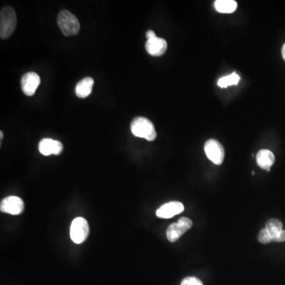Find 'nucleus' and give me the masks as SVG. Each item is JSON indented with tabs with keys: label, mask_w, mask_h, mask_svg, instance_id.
<instances>
[{
	"label": "nucleus",
	"mask_w": 285,
	"mask_h": 285,
	"mask_svg": "<svg viewBox=\"0 0 285 285\" xmlns=\"http://www.w3.org/2000/svg\"><path fill=\"white\" fill-rule=\"evenodd\" d=\"M131 131L136 137L144 138L148 141L156 139L157 133L150 120L143 116H137L131 123Z\"/></svg>",
	"instance_id": "nucleus-1"
},
{
	"label": "nucleus",
	"mask_w": 285,
	"mask_h": 285,
	"mask_svg": "<svg viewBox=\"0 0 285 285\" xmlns=\"http://www.w3.org/2000/svg\"><path fill=\"white\" fill-rule=\"evenodd\" d=\"M17 25L16 13L13 7L6 6L0 12V37L2 39L10 38Z\"/></svg>",
	"instance_id": "nucleus-2"
},
{
	"label": "nucleus",
	"mask_w": 285,
	"mask_h": 285,
	"mask_svg": "<svg viewBox=\"0 0 285 285\" xmlns=\"http://www.w3.org/2000/svg\"><path fill=\"white\" fill-rule=\"evenodd\" d=\"M57 24L66 37L75 36L80 30L78 19L67 10H63L59 13L57 16Z\"/></svg>",
	"instance_id": "nucleus-3"
},
{
	"label": "nucleus",
	"mask_w": 285,
	"mask_h": 285,
	"mask_svg": "<svg viewBox=\"0 0 285 285\" xmlns=\"http://www.w3.org/2000/svg\"><path fill=\"white\" fill-rule=\"evenodd\" d=\"M90 232L88 222L84 218L77 217L72 221L70 236L76 244H81L87 240Z\"/></svg>",
	"instance_id": "nucleus-4"
},
{
	"label": "nucleus",
	"mask_w": 285,
	"mask_h": 285,
	"mask_svg": "<svg viewBox=\"0 0 285 285\" xmlns=\"http://www.w3.org/2000/svg\"><path fill=\"white\" fill-rule=\"evenodd\" d=\"M192 227V220L189 218H181L177 223L171 224L167 228V239L171 243H175L176 241L178 240Z\"/></svg>",
	"instance_id": "nucleus-5"
},
{
	"label": "nucleus",
	"mask_w": 285,
	"mask_h": 285,
	"mask_svg": "<svg viewBox=\"0 0 285 285\" xmlns=\"http://www.w3.org/2000/svg\"><path fill=\"white\" fill-rule=\"evenodd\" d=\"M205 154L209 160L216 165H221L224 162L225 152L220 142L211 139L208 140L205 144Z\"/></svg>",
	"instance_id": "nucleus-6"
},
{
	"label": "nucleus",
	"mask_w": 285,
	"mask_h": 285,
	"mask_svg": "<svg viewBox=\"0 0 285 285\" xmlns=\"http://www.w3.org/2000/svg\"><path fill=\"white\" fill-rule=\"evenodd\" d=\"M24 201L19 196H7L3 199L0 204V210L4 213L11 214L13 215H20L23 212Z\"/></svg>",
	"instance_id": "nucleus-7"
},
{
	"label": "nucleus",
	"mask_w": 285,
	"mask_h": 285,
	"mask_svg": "<svg viewBox=\"0 0 285 285\" xmlns=\"http://www.w3.org/2000/svg\"><path fill=\"white\" fill-rule=\"evenodd\" d=\"M40 83V76L35 72H28L21 77V90L27 96L34 95Z\"/></svg>",
	"instance_id": "nucleus-8"
},
{
	"label": "nucleus",
	"mask_w": 285,
	"mask_h": 285,
	"mask_svg": "<svg viewBox=\"0 0 285 285\" xmlns=\"http://www.w3.org/2000/svg\"><path fill=\"white\" fill-rule=\"evenodd\" d=\"M184 211V205L179 201H171L162 205L156 211L157 217L161 219H170L182 213Z\"/></svg>",
	"instance_id": "nucleus-9"
},
{
	"label": "nucleus",
	"mask_w": 285,
	"mask_h": 285,
	"mask_svg": "<svg viewBox=\"0 0 285 285\" xmlns=\"http://www.w3.org/2000/svg\"><path fill=\"white\" fill-rule=\"evenodd\" d=\"M38 148L40 154L44 156H49L51 154L58 155L61 154L63 147V144L58 140L45 138L40 140Z\"/></svg>",
	"instance_id": "nucleus-10"
},
{
	"label": "nucleus",
	"mask_w": 285,
	"mask_h": 285,
	"mask_svg": "<svg viewBox=\"0 0 285 285\" xmlns=\"http://www.w3.org/2000/svg\"><path fill=\"white\" fill-rule=\"evenodd\" d=\"M146 50L151 56L161 57L167 49V43L163 38L158 37L148 40L145 44Z\"/></svg>",
	"instance_id": "nucleus-11"
},
{
	"label": "nucleus",
	"mask_w": 285,
	"mask_h": 285,
	"mask_svg": "<svg viewBox=\"0 0 285 285\" xmlns=\"http://www.w3.org/2000/svg\"><path fill=\"white\" fill-rule=\"evenodd\" d=\"M257 163L262 169L266 171H270L272 167L275 162V156L273 153L271 151L262 149L258 152L256 156Z\"/></svg>",
	"instance_id": "nucleus-12"
},
{
	"label": "nucleus",
	"mask_w": 285,
	"mask_h": 285,
	"mask_svg": "<svg viewBox=\"0 0 285 285\" xmlns=\"http://www.w3.org/2000/svg\"><path fill=\"white\" fill-rule=\"evenodd\" d=\"M94 79L91 77L82 78L76 87V94L79 98H86L91 95L94 86Z\"/></svg>",
	"instance_id": "nucleus-13"
},
{
	"label": "nucleus",
	"mask_w": 285,
	"mask_h": 285,
	"mask_svg": "<svg viewBox=\"0 0 285 285\" xmlns=\"http://www.w3.org/2000/svg\"><path fill=\"white\" fill-rule=\"evenodd\" d=\"M214 6L218 12L230 14L235 11L238 4L234 0H217L214 3Z\"/></svg>",
	"instance_id": "nucleus-14"
},
{
	"label": "nucleus",
	"mask_w": 285,
	"mask_h": 285,
	"mask_svg": "<svg viewBox=\"0 0 285 285\" xmlns=\"http://www.w3.org/2000/svg\"><path fill=\"white\" fill-rule=\"evenodd\" d=\"M265 228L272 237V242H274L275 238L283 230V224L277 219H270L266 223Z\"/></svg>",
	"instance_id": "nucleus-15"
},
{
	"label": "nucleus",
	"mask_w": 285,
	"mask_h": 285,
	"mask_svg": "<svg viewBox=\"0 0 285 285\" xmlns=\"http://www.w3.org/2000/svg\"><path fill=\"white\" fill-rule=\"evenodd\" d=\"M239 81H240V76L234 72L232 74L220 78L218 80L217 83L219 87H221V88H225V87H230L232 85L239 84Z\"/></svg>",
	"instance_id": "nucleus-16"
},
{
	"label": "nucleus",
	"mask_w": 285,
	"mask_h": 285,
	"mask_svg": "<svg viewBox=\"0 0 285 285\" xmlns=\"http://www.w3.org/2000/svg\"><path fill=\"white\" fill-rule=\"evenodd\" d=\"M258 241L262 244H268V243H272V237L266 228H263L260 231L259 234H258Z\"/></svg>",
	"instance_id": "nucleus-17"
},
{
	"label": "nucleus",
	"mask_w": 285,
	"mask_h": 285,
	"mask_svg": "<svg viewBox=\"0 0 285 285\" xmlns=\"http://www.w3.org/2000/svg\"><path fill=\"white\" fill-rule=\"evenodd\" d=\"M181 285H204L201 280L194 277H188L183 279Z\"/></svg>",
	"instance_id": "nucleus-18"
},
{
	"label": "nucleus",
	"mask_w": 285,
	"mask_h": 285,
	"mask_svg": "<svg viewBox=\"0 0 285 285\" xmlns=\"http://www.w3.org/2000/svg\"><path fill=\"white\" fill-rule=\"evenodd\" d=\"M285 241V230H283L274 239V242L277 243H283Z\"/></svg>",
	"instance_id": "nucleus-19"
},
{
	"label": "nucleus",
	"mask_w": 285,
	"mask_h": 285,
	"mask_svg": "<svg viewBox=\"0 0 285 285\" xmlns=\"http://www.w3.org/2000/svg\"><path fill=\"white\" fill-rule=\"evenodd\" d=\"M146 37L148 38V40H150L152 38H155L156 36V34L154 33L153 30H148L147 33H146Z\"/></svg>",
	"instance_id": "nucleus-20"
},
{
	"label": "nucleus",
	"mask_w": 285,
	"mask_h": 285,
	"mask_svg": "<svg viewBox=\"0 0 285 285\" xmlns=\"http://www.w3.org/2000/svg\"><path fill=\"white\" fill-rule=\"evenodd\" d=\"M281 53H282V57H283V59H285V44H284L283 47H282V50H281Z\"/></svg>",
	"instance_id": "nucleus-21"
},
{
	"label": "nucleus",
	"mask_w": 285,
	"mask_h": 285,
	"mask_svg": "<svg viewBox=\"0 0 285 285\" xmlns=\"http://www.w3.org/2000/svg\"><path fill=\"white\" fill-rule=\"evenodd\" d=\"M2 138H3V133L1 131L0 132V139H1V140H2Z\"/></svg>",
	"instance_id": "nucleus-22"
}]
</instances>
